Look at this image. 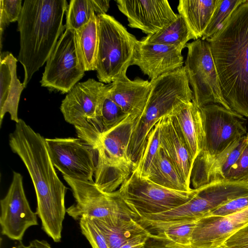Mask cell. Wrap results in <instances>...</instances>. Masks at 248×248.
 I'll return each mask as SVG.
<instances>
[{
	"instance_id": "37",
	"label": "cell",
	"mask_w": 248,
	"mask_h": 248,
	"mask_svg": "<svg viewBox=\"0 0 248 248\" xmlns=\"http://www.w3.org/2000/svg\"><path fill=\"white\" fill-rule=\"evenodd\" d=\"M150 236V232L141 234L129 240L119 248H145L146 241Z\"/></svg>"
},
{
	"instance_id": "14",
	"label": "cell",
	"mask_w": 248,
	"mask_h": 248,
	"mask_svg": "<svg viewBox=\"0 0 248 248\" xmlns=\"http://www.w3.org/2000/svg\"><path fill=\"white\" fill-rule=\"evenodd\" d=\"M119 10L127 17L128 25L154 34L176 19L167 0H117Z\"/></svg>"
},
{
	"instance_id": "29",
	"label": "cell",
	"mask_w": 248,
	"mask_h": 248,
	"mask_svg": "<svg viewBox=\"0 0 248 248\" xmlns=\"http://www.w3.org/2000/svg\"><path fill=\"white\" fill-rule=\"evenodd\" d=\"M246 0H218L204 33L201 38L213 37L226 24L234 10Z\"/></svg>"
},
{
	"instance_id": "24",
	"label": "cell",
	"mask_w": 248,
	"mask_h": 248,
	"mask_svg": "<svg viewBox=\"0 0 248 248\" xmlns=\"http://www.w3.org/2000/svg\"><path fill=\"white\" fill-rule=\"evenodd\" d=\"M90 218L101 232L110 248H119L133 238L149 232L135 218L111 225L97 218Z\"/></svg>"
},
{
	"instance_id": "11",
	"label": "cell",
	"mask_w": 248,
	"mask_h": 248,
	"mask_svg": "<svg viewBox=\"0 0 248 248\" xmlns=\"http://www.w3.org/2000/svg\"><path fill=\"white\" fill-rule=\"evenodd\" d=\"M85 72L77 50L75 31L65 29L46 62L41 86L67 93Z\"/></svg>"
},
{
	"instance_id": "5",
	"label": "cell",
	"mask_w": 248,
	"mask_h": 248,
	"mask_svg": "<svg viewBox=\"0 0 248 248\" xmlns=\"http://www.w3.org/2000/svg\"><path fill=\"white\" fill-rule=\"evenodd\" d=\"M139 115H128L118 124L104 132L98 141L94 183L102 191L117 190L135 167L127 149L135 122Z\"/></svg>"
},
{
	"instance_id": "25",
	"label": "cell",
	"mask_w": 248,
	"mask_h": 248,
	"mask_svg": "<svg viewBox=\"0 0 248 248\" xmlns=\"http://www.w3.org/2000/svg\"><path fill=\"white\" fill-rule=\"evenodd\" d=\"M147 179L163 187L174 190L189 191L175 167L161 149L154 160Z\"/></svg>"
},
{
	"instance_id": "33",
	"label": "cell",
	"mask_w": 248,
	"mask_h": 248,
	"mask_svg": "<svg viewBox=\"0 0 248 248\" xmlns=\"http://www.w3.org/2000/svg\"><path fill=\"white\" fill-rule=\"evenodd\" d=\"M21 0H0V48L2 47V35L6 27L11 22L17 21L22 10Z\"/></svg>"
},
{
	"instance_id": "36",
	"label": "cell",
	"mask_w": 248,
	"mask_h": 248,
	"mask_svg": "<svg viewBox=\"0 0 248 248\" xmlns=\"http://www.w3.org/2000/svg\"><path fill=\"white\" fill-rule=\"evenodd\" d=\"M219 248H248V224L231 236Z\"/></svg>"
},
{
	"instance_id": "4",
	"label": "cell",
	"mask_w": 248,
	"mask_h": 248,
	"mask_svg": "<svg viewBox=\"0 0 248 248\" xmlns=\"http://www.w3.org/2000/svg\"><path fill=\"white\" fill-rule=\"evenodd\" d=\"M204 131L201 152L193 164L190 184L193 189L206 185L209 170L216 159L247 132L246 119L232 109L211 104L200 108Z\"/></svg>"
},
{
	"instance_id": "30",
	"label": "cell",
	"mask_w": 248,
	"mask_h": 248,
	"mask_svg": "<svg viewBox=\"0 0 248 248\" xmlns=\"http://www.w3.org/2000/svg\"><path fill=\"white\" fill-rule=\"evenodd\" d=\"M160 119L149 133L143 154L134 170L140 176L145 178L154 160L161 149Z\"/></svg>"
},
{
	"instance_id": "7",
	"label": "cell",
	"mask_w": 248,
	"mask_h": 248,
	"mask_svg": "<svg viewBox=\"0 0 248 248\" xmlns=\"http://www.w3.org/2000/svg\"><path fill=\"white\" fill-rule=\"evenodd\" d=\"M99 44L96 67L99 81L111 83L127 78L138 40L113 16L97 15Z\"/></svg>"
},
{
	"instance_id": "6",
	"label": "cell",
	"mask_w": 248,
	"mask_h": 248,
	"mask_svg": "<svg viewBox=\"0 0 248 248\" xmlns=\"http://www.w3.org/2000/svg\"><path fill=\"white\" fill-rule=\"evenodd\" d=\"M108 89L109 84L93 78L78 82L60 107L65 121L74 125L78 138L95 149L103 132L101 110Z\"/></svg>"
},
{
	"instance_id": "38",
	"label": "cell",
	"mask_w": 248,
	"mask_h": 248,
	"mask_svg": "<svg viewBox=\"0 0 248 248\" xmlns=\"http://www.w3.org/2000/svg\"><path fill=\"white\" fill-rule=\"evenodd\" d=\"M12 248H52L46 240L34 239L30 241L28 245H24L22 241H17Z\"/></svg>"
},
{
	"instance_id": "21",
	"label": "cell",
	"mask_w": 248,
	"mask_h": 248,
	"mask_svg": "<svg viewBox=\"0 0 248 248\" xmlns=\"http://www.w3.org/2000/svg\"><path fill=\"white\" fill-rule=\"evenodd\" d=\"M218 1V0L179 1V14L185 20L194 40L202 37Z\"/></svg>"
},
{
	"instance_id": "26",
	"label": "cell",
	"mask_w": 248,
	"mask_h": 248,
	"mask_svg": "<svg viewBox=\"0 0 248 248\" xmlns=\"http://www.w3.org/2000/svg\"><path fill=\"white\" fill-rule=\"evenodd\" d=\"M108 0H71L66 11V29L76 31L87 23L93 14H105L109 7Z\"/></svg>"
},
{
	"instance_id": "13",
	"label": "cell",
	"mask_w": 248,
	"mask_h": 248,
	"mask_svg": "<svg viewBox=\"0 0 248 248\" xmlns=\"http://www.w3.org/2000/svg\"><path fill=\"white\" fill-rule=\"evenodd\" d=\"M0 204L1 233L9 239L22 241L26 230L38 225L37 215L30 206L20 173L13 172L12 183Z\"/></svg>"
},
{
	"instance_id": "3",
	"label": "cell",
	"mask_w": 248,
	"mask_h": 248,
	"mask_svg": "<svg viewBox=\"0 0 248 248\" xmlns=\"http://www.w3.org/2000/svg\"><path fill=\"white\" fill-rule=\"evenodd\" d=\"M66 0H25L17 21L20 34L18 61L24 70L27 87L34 74L46 62L66 29Z\"/></svg>"
},
{
	"instance_id": "8",
	"label": "cell",
	"mask_w": 248,
	"mask_h": 248,
	"mask_svg": "<svg viewBox=\"0 0 248 248\" xmlns=\"http://www.w3.org/2000/svg\"><path fill=\"white\" fill-rule=\"evenodd\" d=\"M63 177L71 187L76 202L66 209V213L75 220L86 216L111 225L131 218L138 220L118 190L106 193L101 190L94 181H81L65 176Z\"/></svg>"
},
{
	"instance_id": "18",
	"label": "cell",
	"mask_w": 248,
	"mask_h": 248,
	"mask_svg": "<svg viewBox=\"0 0 248 248\" xmlns=\"http://www.w3.org/2000/svg\"><path fill=\"white\" fill-rule=\"evenodd\" d=\"M17 60L8 51L0 57V125L6 113L16 123L19 121L18 108L21 93L25 87L16 74Z\"/></svg>"
},
{
	"instance_id": "19",
	"label": "cell",
	"mask_w": 248,
	"mask_h": 248,
	"mask_svg": "<svg viewBox=\"0 0 248 248\" xmlns=\"http://www.w3.org/2000/svg\"><path fill=\"white\" fill-rule=\"evenodd\" d=\"M151 87L147 80L127 77L109 84L108 94L126 114L140 116L145 108Z\"/></svg>"
},
{
	"instance_id": "15",
	"label": "cell",
	"mask_w": 248,
	"mask_h": 248,
	"mask_svg": "<svg viewBox=\"0 0 248 248\" xmlns=\"http://www.w3.org/2000/svg\"><path fill=\"white\" fill-rule=\"evenodd\" d=\"M248 224V207L223 216L197 220L191 237L192 248H219L233 233Z\"/></svg>"
},
{
	"instance_id": "32",
	"label": "cell",
	"mask_w": 248,
	"mask_h": 248,
	"mask_svg": "<svg viewBox=\"0 0 248 248\" xmlns=\"http://www.w3.org/2000/svg\"><path fill=\"white\" fill-rule=\"evenodd\" d=\"M78 222L81 233L92 248H110L101 232L90 217L82 216Z\"/></svg>"
},
{
	"instance_id": "34",
	"label": "cell",
	"mask_w": 248,
	"mask_h": 248,
	"mask_svg": "<svg viewBox=\"0 0 248 248\" xmlns=\"http://www.w3.org/2000/svg\"><path fill=\"white\" fill-rule=\"evenodd\" d=\"M225 179L234 182H248V133L243 150Z\"/></svg>"
},
{
	"instance_id": "2",
	"label": "cell",
	"mask_w": 248,
	"mask_h": 248,
	"mask_svg": "<svg viewBox=\"0 0 248 248\" xmlns=\"http://www.w3.org/2000/svg\"><path fill=\"white\" fill-rule=\"evenodd\" d=\"M206 40L210 46L225 100L232 110L248 117V0Z\"/></svg>"
},
{
	"instance_id": "39",
	"label": "cell",
	"mask_w": 248,
	"mask_h": 248,
	"mask_svg": "<svg viewBox=\"0 0 248 248\" xmlns=\"http://www.w3.org/2000/svg\"><path fill=\"white\" fill-rule=\"evenodd\" d=\"M145 248H170L166 247L160 240L150 237L147 240Z\"/></svg>"
},
{
	"instance_id": "22",
	"label": "cell",
	"mask_w": 248,
	"mask_h": 248,
	"mask_svg": "<svg viewBox=\"0 0 248 248\" xmlns=\"http://www.w3.org/2000/svg\"><path fill=\"white\" fill-rule=\"evenodd\" d=\"M197 221L141 225L150 232L151 238L160 240L168 248H192L191 237Z\"/></svg>"
},
{
	"instance_id": "28",
	"label": "cell",
	"mask_w": 248,
	"mask_h": 248,
	"mask_svg": "<svg viewBox=\"0 0 248 248\" xmlns=\"http://www.w3.org/2000/svg\"><path fill=\"white\" fill-rule=\"evenodd\" d=\"M246 135L229 146L214 161L206 178V184L225 179V177L238 159L244 146Z\"/></svg>"
},
{
	"instance_id": "16",
	"label": "cell",
	"mask_w": 248,
	"mask_h": 248,
	"mask_svg": "<svg viewBox=\"0 0 248 248\" xmlns=\"http://www.w3.org/2000/svg\"><path fill=\"white\" fill-rule=\"evenodd\" d=\"M181 47L138 40L132 65H137L151 80L183 66Z\"/></svg>"
},
{
	"instance_id": "40",
	"label": "cell",
	"mask_w": 248,
	"mask_h": 248,
	"mask_svg": "<svg viewBox=\"0 0 248 248\" xmlns=\"http://www.w3.org/2000/svg\"></svg>"
},
{
	"instance_id": "17",
	"label": "cell",
	"mask_w": 248,
	"mask_h": 248,
	"mask_svg": "<svg viewBox=\"0 0 248 248\" xmlns=\"http://www.w3.org/2000/svg\"><path fill=\"white\" fill-rule=\"evenodd\" d=\"M160 147L188 188L194 161L179 125L170 113L160 119Z\"/></svg>"
},
{
	"instance_id": "20",
	"label": "cell",
	"mask_w": 248,
	"mask_h": 248,
	"mask_svg": "<svg viewBox=\"0 0 248 248\" xmlns=\"http://www.w3.org/2000/svg\"><path fill=\"white\" fill-rule=\"evenodd\" d=\"M175 118L194 162L202 150L204 131L201 110L192 101L181 103L171 112Z\"/></svg>"
},
{
	"instance_id": "1",
	"label": "cell",
	"mask_w": 248,
	"mask_h": 248,
	"mask_svg": "<svg viewBox=\"0 0 248 248\" xmlns=\"http://www.w3.org/2000/svg\"><path fill=\"white\" fill-rule=\"evenodd\" d=\"M9 143L22 160L32 181L37 199L36 213L42 229L54 242H61L67 188L57 175L45 139L19 119L9 135Z\"/></svg>"
},
{
	"instance_id": "35",
	"label": "cell",
	"mask_w": 248,
	"mask_h": 248,
	"mask_svg": "<svg viewBox=\"0 0 248 248\" xmlns=\"http://www.w3.org/2000/svg\"><path fill=\"white\" fill-rule=\"evenodd\" d=\"M247 207L248 195L233 199L211 211L206 216H226L239 212Z\"/></svg>"
},
{
	"instance_id": "10",
	"label": "cell",
	"mask_w": 248,
	"mask_h": 248,
	"mask_svg": "<svg viewBox=\"0 0 248 248\" xmlns=\"http://www.w3.org/2000/svg\"><path fill=\"white\" fill-rule=\"evenodd\" d=\"M185 68L192 88V102L199 108L211 104L231 109L225 100L209 43L199 39L187 43Z\"/></svg>"
},
{
	"instance_id": "9",
	"label": "cell",
	"mask_w": 248,
	"mask_h": 248,
	"mask_svg": "<svg viewBox=\"0 0 248 248\" xmlns=\"http://www.w3.org/2000/svg\"><path fill=\"white\" fill-rule=\"evenodd\" d=\"M118 190L138 219L177 208L191 200L197 191L170 189L140 176L135 170Z\"/></svg>"
},
{
	"instance_id": "12",
	"label": "cell",
	"mask_w": 248,
	"mask_h": 248,
	"mask_svg": "<svg viewBox=\"0 0 248 248\" xmlns=\"http://www.w3.org/2000/svg\"><path fill=\"white\" fill-rule=\"evenodd\" d=\"M45 141L52 164L63 176L93 181L96 151L93 146L78 138H47Z\"/></svg>"
},
{
	"instance_id": "27",
	"label": "cell",
	"mask_w": 248,
	"mask_h": 248,
	"mask_svg": "<svg viewBox=\"0 0 248 248\" xmlns=\"http://www.w3.org/2000/svg\"><path fill=\"white\" fill-rule=\"evenodd\" d=\"M191 39L193 37L185 20L178 14L174 21L158 32L143 37L140 41L147 44L175 46L184 49Z\"/></svg>"
},
{
	"instance_id": "23",
	"label": "cell",
	"mask_w": 248,
	"mask_h": 248,
	"mask_svg": "<svg viewBox=\"0 0 248 248\" xmlns=\"http://www.w3.org/2000/svg\"><path fill=\"white\" fill-rule=\"evenodd\" d=\"M79 59L85 71L96 70L99 44L97 16L93 14L90 21L75 31Z\"/></svg>"
},
{
	"instance_id": "31",
	"label": "cell",
	"mask_w": 248,
	"mask_h": 248,
	"mask_svg": "<svg viewBox=\"0 0 248 248\" xmlns=\"http://www.w3.org/2000/svg\"><path fill=\"white\" fill-rule=\"evenodd\" d=\"M108 90L104 98L101 110L103 132L118 124L129 115L124 112L110 97Z\"/></svg>"
}]
</instances>
